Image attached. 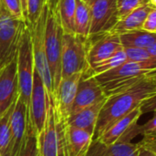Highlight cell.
I'll return each instance as SVG.
<instances>
[{
	"label": "cell",
	"mask_w": 156,
	"mask_h": 156,
	"mask_svg": "<svg viewBox=\"0 0 156 156\" xmlns=\"http://www.w3.org/2000/svg\"><path fill=\"white\" fill-rule=\"evenodd\" d=\"M156 96V74L150 75L133 87L108 96L99 113L93 140L99 138L113 122Z\"/></svg>",
	"instance_id": "1"
},
{
	"label": "cell",
	"mask_w": 156,
	"mask_h": 156,
	"mask_svg": "<svg viewBox=\"0 0 156 156\" xmlns=\"http://www.w3.org/2000/svg\"><path fill=\"white\" fill-rule=\"evenodd\" d=\"M153 74H156V61L144 63L126 61L94 77L108 97L133 87L143 79Z\"/></svg>",
	"instance_id": "2"
},
{
	"label": "cell",
	"mask_w": 156,
	"mask_h": 156,
	"mask_svg": "<svg viewBox=\"0 0 156 156\" xmlns=\"http://www.w3.org/2000/svg\"><path fill=\"white\" fill-rule=\"evenodd\" d=\"M48 6L46 3L40 16L37 21L29 26L30 33H31V40H32V50H33V58H34V67L35 70L40 77L43 85L46 89L49 103L53 106L55 96L53 90V82L51 78V73L49 69V66L48 63L46 51H45V30L47 24Z\"/></svg>",
	"instance_id": "3"
},
{
	"label": "cell",
	"mask_w": 156,
	"mask_h": 156,
	"mask_svg": "<svg viewBox=\"0 0 156 156\" xmlns=\"http://www.w3.org/2000/svg\"><path fill=\"white\" fill-rule=\"evenodd\" d=\"M48 12L45 30V51L51 73L55 96L58 84L61 80V48L62 36L64 32L56 10L48 5Z\"/></svg>",
	"instance_id": "4"
},
{
	"label": "cell",
	"mask_w": 156,
	"mask_h": 156,
	"mask_svg": "<svg viewBox=\"0 0 156 156\" xmlns=\"http://www.w3.org/2000/svg\"><path fill=\"white\" fill-rule=\"evenodd\" d=\"M34 58L32 50V40L29 26L24 28L16 50V75L18 87V99L28 106L33 86Z\"/></svg>",
	"instance_id": "5"
},
{
	"label": "cell",
	"mask_w": 156,
	"mask_h": 156,
	"mask_svg": "<svg viewBox=\"0 0 156 156\" xmlns=\"http://www.w3.org/2000/svg\"><path fill=\"white\" fill-rule=\"evenodd\" d=\"M80 72L91 74L87 61V39L74 33H63L61 79Z\"/></svg>",
	"instance_id": "6"
},
{
	"label": "cell",
	"mask_w": 156,
	"mask_h": 156,
	"mask_svg": "<svg viewBox=\"0 0 156 156\" xmlns=\"http://www.w3.org/2000/svg\"><path fill=\"white\" fill-rule=\"evenodd\" d=\"M27 23L13 16L0 0V69L16 56L22 32Z\"/></svg>",
	"instance_id": "7"
},
{
	"label": "cell",
	"mask_w": 156,
	"mask_h": 156,
	"mask_svg": "<svg viewBox=\"0 0 156 156\" xmlns=\"http://www.w3.org/2000/svg\"><path fill=\"white\" fill-rule=\"evenodd\" d=\"M48 107L49 101L46 89L40 77L35 70L32 90L27 106V116L28 122L36 136L43 130L45 126Z\"/></svg>",
	"instance_id": "8"
},
{
	"label": "cell",
	"mask_w": 156,
	"mask_h": 156,
	"mask_svg": "<svg viewBox=\"0 0 156 156\" xmlns=\"http://www.w3.org/2000/svg\"><path fill=\"white\" fill-rule=\"evenodd\" d=\"M89 37L112 32L119 21L116 0H96L90 5Z\"/></svg>",
	"instance_id": "9"
},
{
	"label": "cell",
	"mask_w": 156,
	"mask_h": 156,
	"mask_svg": "<svg viewBox=\"0 0 156 156\" xmlns=\"http://www.w3.org/2000/svg\"><path fill=\"white\" fill-rule=\"evenodd\" d=\"M122 49L119 34L106 33L87 39V61L90 69Z\"/></svg>",
	"instance_id": "10"
},
{
	"label": "cell",
	"mask_w": 156,
	"mask_h": 156,
	"mask_svg": "<svg viewBox=\"0 0 156 156\" xmlns=\"http://www.w3.org/2000/svg\"><path fill=\"white\" fill-rule=\"evenodd\" d=\"M106 99L107 96L96 78L91 74L83 73L78 85L70 115Z\"/></svg>",
	"instance_id": "11"
},
{
	"label": "cell",
	"mask_w": 156,
	"mask_h": 156,
	"mask_svg": "<svg viewBox=\"0 0 156 156\" xmlns=\"http://www.w3.org/2000/svg\"><path fill=\"white\" fill-rule=\"evenodd\" d=\"M83 73H76L69 77L61 79L55 94L53 109L57 116L65 122L71 114V109L74 102L80 80Z\"/></svg>",
	"instance_id": "12"
},
{
	"label": "cell",
	"mask_w": 156,
	"mask_h": 156,
	"mask_svg": "<svg viewBox=\"0 0 156 156\" xmlns=\"http://www.w3.org/2000/svg\"><path fill=\"white\" fill-rule=\"evenodd\" d=\"M18 97L16 56L0 69V117L16 102Z\"/></svg>",
	"instance_id": "13"
},
{
	"label": "cell",
	"mask_w": 156,
	"mask_h": 156,
	"mask_svg": "<svg viewBox=\"0 0 156 156\" xmlns=\"http://www.w3.org/2000/svg\"><path fill=\"white\" fill-rule=\"evenodd\" d=\"M28 122L27 107L17 97L12 113L10 122V143L7 151L11 156H17L24 140ZM6 151V152H7Z\"/></svg>",
	"instance_id": "14"
},
{
	"label": "cell",
	"mask_w": 156,
	"mask_h": 156,
	"mask_svg": "<svg viewBox=\"0 0 156 156\" xmlns=\"http://www.w3.org/2000/svg\"><path fill=\"white\" fill-rule=\"evenodd\" d=\"M39 156H58V138L53 106L49 103L43 130L37 135Z\"/></svg>",
	"instance_id": "15"
},
{
	"label": "cell",
	"mask_w": 156,
	"mask_h": 156,
	"mask_svg": "<svg viewBox=\"0 0 156 156\" xmlns=\"http://www.w3.org/2000/svg\"><path fill=\"white\" fill-rule=\"evenodd\" d=\"M143 115V112L140 109V106L132 111L127 115L123 116L120 120L113 122L99 138L93 140L101 144L111 145L117 144L120 138L126 133V131L134 123L138 122L140 117Z\"/></svg>",
	"instance_id": "16"
},
{
	"label": "cell",
	"mask_w": 156,
	"mask_h": 156,
	"mask_svg": "<svg viewBox=\"0 0 156 156\" xmlns=\"http://www.w3.org/2000/svg\"><path fill=\"white\" fill-rule=\"evenodd\" d=\"M93 135L86 131L69 126L66 127V156H85Z\"/></svg>",
	"instance_id": "17"
},
{
	"label": "cell",
	"mask_w": 156,
	"mask_h": 156,
	"mask_svg": "<svg viewBox=\"0 0 156 156\" xmlns=\"http://www.w3.org/2000/svg\"><path fill=\"white\" fill-rule=\"evenodd\" d=\"M105 101L98 102L90 107L83 109V110L70 115L67 121V124L69 126L86 131L87 133H89L94 136V132H95L98 116H99V113H100L101 107H102L103 103L105 102Z\"/></svg>",
	"instance_id": "18"
},
{
	"label": "cell",
	"mask_w": 156,
	"mask_h": 156,
	"mask_svg": "<svg viewBox=\"0 0 156 156\" xmlns=\"http://www.w3.org/2000/svg\"><path fill=\"white\" fill-rule=\"evenodd\" d=\"M138 144L117 143L111 145L92 141L85 156H138Z\"/></svg>",
	"instance_id": "19"
},
{
	"label": "cell",
	"mask_w": 156,
	"mask_h": 156,
	"mask_svg": "<svg viewBox=\"0 0 156 156\" xmlns=\"http://www.w3.org/2000/svg\"><path fill=\"white\" fill-rule=\"evenodd\" d=\"M154 8L156 7H154L149 4H145L136 8L133 12H131L124 17L120 19L116 24V26L112 30V33L121 34L131 30L141 29L145 17Z\"/></svg>",
	"instance_id": "20"
},
{
	"label": "cell",
	"mask_w": 156,
	"mask_h": 156,
	"mask_svg": "<svg viewBox=\"0 0 156 156\" xmlns=\"http://www.w3.org/2000/svg\"><path fill=\"white\" fill-rule=\"evenodd\" d=\"M122 48H146L156 43V33H149L143 29L131 30L119 34Z\"/></svg>",
	"instance_id": "21"
},
{
	"label": "cell",
	"mask_w": 156,
	"mask_h": 156,
	"mask_svg": "<svg viewBox=\"0 0 156 156\" xmlns=\"http://www.w3.org/2000/svg\"><path fill=\"white\" fill-rule=\"evenodd\" d=\"M90 7L82 0H76V7L73 19L74 34L88 39L90 27Z\"/></svg>",
	"instance_id": "22"
},
{
	"label": "cell",
	"mask_w": 156,
	"mask_h": 156,
	"mask_svg": "<svg viewBox=\"0 0 156 156\" xmlns=\"http://www.w3.org/2000/svg\"><path fill=\"white\" fill-rule=\"evenodd\" d=\"M126 61H127V58H126V55H125L123 48H122L121 51L117 52L116 54H114L111 58H109L103 60L102 62L92 67L90 69V72L93 76H96V75L107 72V71L123 64Z\"/></svg>",
	"instance_id": "23"
},
{
	"label": "cell",
	"mask_w": 156,
	"mask_h": 156,
	"mask_svg": "<svg viewBox=\"0 0 156 156\" xmlns=\"http://www.w3.org/2000/svg\"><path fill=\"white\" fill-rule=\"evenodd\" d=\"M15 105V104H14ZM14 105L2 116L0 117V153L1 156L6 153L9 143H10V122H11V113Z\"/></svg>",
	"instance_id": "24"
},
{
	"label": "cell",
	"mask_w": 156,
	"mask_h": 156,
	"mask_svg": "<svg viewBox=\"0 0 156 156\" xmlns=\"http://www.w3.org/2000/svg\"><path fill=\"white\" fill-rule=\"evenodd\" d=\"M17 156H39L37 150V136L34 133L29 122H27L26 134Z\"/></svg>",
	"instance_id": "25"
},
{
	"label": "cell",
	"mask_w": 156,
	"mask_h": 156,
	"mask_svg": "<svg viewBox=\"0 0 156 156\" xmlns=\"http://www.w3.org/2000/svg\"><path fill=\"white\" fill-rule=\"evenodd\" d=\"M46 3L47 0H27V20L29 26L37 21Z\"/></svg>",
	"instance_id": "26"
},
{
	"label": "cell",
	"mask_w": 156,
	"mask_h": 156,
	"mask_svg": "<svg viewBox=\"0 0 156 156\" xmlns=\"http://www.w3.org/2000/svg\"><path fill=\"white\" fill-rule=\"evenodd\" d=\"M122 48L126 55L127 61L137 62V63L156 61L155 58L151 57L145 48Z\"/></svg>",
	"instance_id": "27"
},
{
	"label": "cell",
	"mask_w": 156,
	"mask_h": 156,
	"mask_svg": "<svg viewBox=\"0 0 156 156\" xmlns=\"http://www.w3.org/2000/svg\"><path fill=\"white\" fill-rule=\"evenodd\" d=\"M145 4H148L146 0H116L119 20Z\"/></svg>",
	"instance_id": "28"
},
{
	"label": "cell",
	"mask_w": 156,
	"mask_h": 156,
	"mask_svg": "<svg viewBox=\"0 0 156 156\" xmlns=\"http://www.w3.org/2000/svg\"><path fill=\"white\" fill-rule=\"evenodd\" d=\"M5 9L15 17L23 20L27 23V20L25 18V16L22 11L21 4L19 0H2Z\"/></svg>",
	"instance_id": "29"
},
{
	"label": "cell",
	"mask_w": 156,
	"mask_h": 156,
	"mask_svg": "<svg viewBox=\"0 0 156 156\" xmlns=\"http://www.w3.org/2000/svg\"><path fill=\"white\" fill-rule=\"evenodd\" d=\"M141 29L149 33H156V8L147 15Z\"/></svg>",
	"instance_id": "30"
},
{
	"label": "cell",
	"mask_w": 156,
	"mask_h": 156,
	"mask_svg": "<svg viewBox=\"0 0 156 156\" xmlns=\"http://www.w3.org/2000/svg\"><path fill=\"white\" fill-rule=\"evenodd\" d=\"M138 145L140 148L156 153V134L144 135L143 140L138 143Z\"/></svg>",
	"instance_id": "31"
},
{
	"label": "cell",
	"mask_w": 156,
	"mask_h": 156,
	"mask_svg": "<svg viewBox=\"0 0 156 156\" xmlns=\"http://www.w3.org/2000/svg\"><path fill=\"white\" fill-rule=\"evenodd\" d=\"M142 130V135H147V134H156V114L154 112L153 117L147 121L145 123L141 125Z\"/></svg>",
	"instance_id": "32"
},
{
	"label": "cell",
	"mask_w": 156,
	"mask_h": 156,
	"mask_svg": "<svg viewBox=\"0 0 156 156\" xmlns=\"http://www.w3.org/2000/svg\"><path fill=\"white\" fill-rule=\"evenodd\" d=\"M156 108V96L151 97L144 101H143L140 105V109L144 113L146 112H155Z\"/></svg>",
	"instance_id": "33"
},
{
	"label": "cell",
	"mask_w": 156,
	"mask_h": 156,
	"mask_svg": "<svg viewBox=\"0 0 156 156\" xmlns=\"http://www.w3.org/2000/svg\"><path fill=\"white\" fill-rule=\"evenodd\" d=\"M138 156H156V153L146 150V149H143L139 147V152H138Z\"/></svg>",
	"instance_id": "34"
},
{
	"label": "cell",
	"mask_w": 156,
	"mask_h": 156,
	"mask_svg": "<svg viewBox=\"0 0 156 156\" xmlns=\"http://www.w3.org/2000/svg\"><path fill=\"white\" fill-rule=\"evenodd\" d=\"M146 51L149 53V55L153 58H156V43L154 44H152L151 46L147 47L146 48Z\"/></svg>",
	"instance_id": "35"
},
{
	"label": "cell",
	"mask_w": 156,
	"mask_h": 156,
	"mask_svg": "<svg viewBox=\"0 0 156 156\" xmlns=\"http://www.w3.org/2000/svg\"><path fill=\"white\" fill-rule=\"evenodd\" d=\"M19 1H20V4H21V7H22L23 14H24L25 18L27 20V0H19Z\"/></svg>",
	"instance_id": "36"
},
{
	"label": "cell",
	"mask_w": 156,
	"mask_h": 156,
	"mask_svg": "<svg viewBox=\"0 0 156 156\" xmlns=\"http://www.w3.org/2000/svg\"><path fill=\"white\" fill-rule=\"evenodd\" d=\"M148 4L153 5L154 7H156V0H146Z\"/></svg>",
	"instance_id": "37"
},
{
	"label": "cell",
	"mask_w": 156,
	"mask_h": 156,
	"mask_svg": "<svg viewBox=\"0 0 156 156\" xmlns=\"http://www.w3.org/2000/svg\"><path fill=\"white\" fill-rule=\"evenodd\" d=\"M82 1H83V2H85V3H86L87 5H91V4H92L93 2H95L96 0H82Z\"/></svg>",
	"instance_id": "38"
},
{
	"label": "cell",
	"mask_w": 156,
	"mask_h": 156,
	"mask_svg": "<svg viewBox=\"0 0 156 156\" xmlns=\"http://www.w3.org/2000/svg\"><path fill=\"white\" fill-rule=\"evenodd\" d=\"M2 156H11V155H10V154H9V152L7 151L6 153H5V154H3V155H2Z\"/></svg>",
	"instance_id": "39"
}]
</instances>
